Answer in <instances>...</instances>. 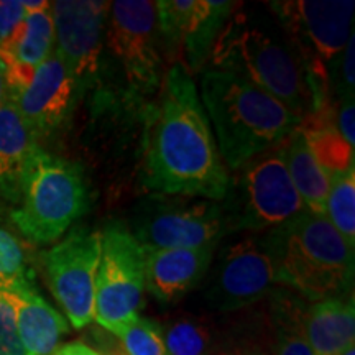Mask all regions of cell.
Returning <instances> with one entry per match:
<instances>
[{
    "label": "cell",
    "instance_id": "cell-23",
    "mask_svg": "<svg viewBox=\"0 0 355 355\" xmlns=\"http://www.w3.org/2000/svg\"><path fill=\"white\" fill-rule=\"evenodd\" d=\"M168 355H214V334L202 318L180 316L162 329Z\"/></svg>",
    "mask_w": 355,
    "mask_h": 355
},
{
    "label": "cell",
    "instance_id": "cell-16",
    "mask_svg": "<svg viewBox=\"0 0 355 355\" xmlns=\"http://www.w3.org/2000/svg\"><path fill=\"white\" fill-rule=\"evenodd\" d=\"M53 44L55 26L50 8L26 13L19 28L0 43V69L8 97L19 94L32 83L35 71L53 53Z\"/></svg>",
    "mask_w": 355,
    "mask_h": 355
},
{
    "label": "cell",
    "instance_id": "cell-22",
    "mask_svg": "<svg viewBox=\"0 0 355 355\" xmlns=\"http://www.w3.org/2000/svg\"><path fill=\"white\" fill-rule=\"evenodd\" d=\"M273 311L277 327L275 355H313L304 331L306 309L301 306V301L277 293Z\"/></svg>",
    "mask_w": 355,
    "mask_h": 355
},
{
    "label": "cell",
    "instance_id": "cell-18",
    "mask_svg": "<svg viewBox=\"0 0 355 355\" xmlns=\"http://www.w3.org/2000/svg\"><path fill=\"white\" fill-rule=\"evenodd\" d=\"M304 331L313 355H340L354 347V298L318 301L306 309Z\"/></svg>",
    "mask_w": 355,
    "mask_h": 355
},
{
    "label": "cell",
    "instance_id": "cell-36",
    "mask_svg": "<svg viewBox=\"0 0 355 355\" xmlns=\"http://www.w3.org/2000/svg\"><path fill=\"white\" fill-rule=\"evenodd\" d=\"M7 101V86H6V79H3L2 69H0V105Z\"/></svg>",
    "mask_w": 355,
    "mask_h": 355
},
{
    "label": "cell",
    "instance_id": "cell-25",
    "mask_svg": "<svg viewBox=\"0 0 355 355\" xmlns=\"http://www.w3.org/2000/svg\"><path fill=\"white\" fill-rule=\"evenodd\" d=\"M304 137L314 159L327 175H336L355 168L354 146L343 139L337 127L304 132Z\"/></svg>",
    "mask_w": 355,
    "mask_h": 355
},
{
    "label": "cell",
    "instance_id": "cell-17",
    "mask_svg": "<svg viewBox=\"0 0 355 355\" xmlns=\"http://www.w3.org/2000/svg\"><path fill=\"white\" fill-rule=\"evenodd\" d=\"M15 303V322L25 355H53L69 324L53 306L44 301L33 278L8 286Z\"/></svg>",
    "mask_w": 355,
    "mask_h": 355
},
{
    "label": "cell",
    "instance_id": "cell-35",
    "mask_svg": "<svg viewBox=\"0 0 355 355\" xmlns=\"http://www.w3.org/2000/svg\"><path fill=\"white\" fill-rule=\"evenodd\" d=\"M21 3H24L26 13L46 10V8H50L51 6L50 2H44V0H26V2H21Z\"/></svg>",
    "mask_w": 355,
    "mask_h": 355
},
{
    "label": "cell",
    "instance_id": "cell-4",
    "mask_svg": "<svg viewBox=\"0 0 355 355\" xmlns=\"http://www.w3.org/2000/svg\"><path fill=\"white\" fill-rule=\"evenodd\" d=\"M211 68L242 76L303 121L311 110L308 79L295 48L245 13L229 19L211 51Z\"/></svg>",
    "mask_w": 355,
    "mask_h": 355
},
{
    "label": "cell",
    "instance_id": "cell-37",
    "mask_svg": "<svg viewBox=\"0 0 355 355\" xmlns=\"http://www.w3.org/2000/svg\"><path fill=\"white\" fill-rule=\"evenodd\" d=\"M102 355H127V354L123 352L122 345L119 344V345H112V347H109Z\"/></svg>",
    "mask_w": 355,
    "mask_h": 355
},
{
    "label": "cell",
    "instance_id": "cell-9",
    "mask_svg": "<svg viewBox=\"0 0 355 355\" xmlns=\"http://www.w3.org/2000/svg\"><path fill=\"white\" fill-rule=\"evenodd\" d=\"M101 234L94 319L114 334L139 316L144 304L145 248L122 222H109Z\"/></svg>",
    "mask_w": 355,
    "mask_h": 355
},
{
    "label": "cell",
    "instance_id": "cell-19",
    "mask_svg": "<svg viewBox=\"0 0 355 355\" xmlns=\"http://www.w3.org/2000/svg\"><path fill=\"white\" fill-rule=\"evenodd\" d=\"M37 146L17 105L7 97L0 105V194L19 199L21 175Z\"/></svg>",
    "mask_w": 355,
    "mask_h": 355
},
{
    "label": "cell",
    "instance_id": "cell-28",
    "mask_svg": "<svg viewBox=\"0 0 355 355\" xmlns=\"http://www.w3.org/2000/svg\"><path fill=\"white\" fill-rule=\"evenodd\" d=\"M28 278H32V272L26 268L20 241L0 224V283L13 286Z\"/></svg>",
    "mask_w": 355,
    "mask_h": 355
},
{
    "label": "cell",
    "instance_id": "cell-2",
    "mask_svg": "<svg viewBox=\"0 0 355 355\" xmlns=\"http://www.w3.org/2000/svg\"><path fill=\"white\" fill-rule=\"evenodd\" d=\"M199 97L222 162L232 171L273 148L301 123L273 96L229 71H204Z\"/></svg>",
    "mask_w": 355,
    "mask_h": 355
},
{
    "label": "cell",
    "instance_id": "cell-3",
    "mask_svg": "<svg viewBox=\"0 0 355 355\" xmlns=\"http://www.w3.org/2000/svg\"><path fill=\"white\" fill-rule=\"evenodd\" d=\"M275 283L311 301L340 298L354 283V248L326 216L301 212L261 237Z\"/></svg>",
    "mask_w": 355,
    "mask_h": 355
},
{
    "label": "cell",
    "instance_id": "cell-10",
    "mask_svg": "<svg viewBox=\"0 0 355 355\" xmlns=\"http://www.w3.org/2000/svg\"><path fill=\"white\" fill-rule=\"evenodd\" d=\"M101 245V230L76 225L44 254V268L53 295L76 329L94 321Z\"/></svg>",
    "mask_w": 355,
    "mask_h": 355
},
{
    "label": "cell",
    "instance_id": "cell-6",
    "mask_svg": "<svg viewBox=\"0 0 355 355\" xmlns=\"http://www.w3.org/2000/svg\"><path fill=\"white\" fill-rule=\"evenodd\" d=\"M283 32L303 63L313 105L331 97L329 64L344 51L350 35L352 0H283L270 2Z\"/></svg>",
    "mask_w": 355,
    "mask_h": 355
},
{
    "label": "cell",
    "instance_id": "cell-7",
    "mask_svg": "<svg viewBox=\"0 0 355 355\" xmlns=\"http://www.w3.org/2000/svg\"><path fill=\"white\" fill-rule=\"evenodd\" d=\"M283 140L247 162L230 180L227 202L222 204L227 234L277 229L306 211L288 173Z\"/></svg>",
    "mask_w": 355,
    "mask_h": 355
},
{
    "label": "cell",
    "instance_id": "cell-26",
    "mask_svg": "<svg viewBox=\"0 0 355 355\" xmlns=\"http://www.w3.org/2000/svg\"><path fill=\"white\" fill-rule=\"evenodd\" d=\"M198 0H159L157 8V37L163 48L176 55L178 48L183 46L191 21L196 13Z\"/></svg>",
    "mask_w": 355,
    "mask_h": 355
},
{
    "label": "cell",
    "instance_id": "cell-12",
    "mask_svg": "<svg viewBox=\"0 0 355 355\" xmlns=\"http://www.w3.org/2000/svg\"><path fill=\"white\" fill-rule=\"evenodd\" d=\"M275 285L273 265L261 237L248 235L222 248L204 296L211 309L230 313L270 296Z\"/></svg>",
    "mask_w": 355,
    "mask_h": 355
},
{
    "label": "cell",
    "instance_id": "cell-15",
    "mask_svg": "<svg viewBox=\"0 0 355 355\" xmlns=\"http://www.w3.org/2000/svg\"><path fill=\"white\" fill-rule=\"evenodd\" d=\"M216 247L145 250V290L162 303L181 300L209 272Z\"/></svg>",
    "mask_w": 355,
    "mask_h": 355
},
{
    "label": "cell",
    "instance_id": "cell-8",
    "mask_svg": "<svg viewBox=\"0 0 355 355\" xmlns=\"http://www.w3.org/2000/svg\"><path fill=\"white\" fill-rule=\"evenodd\" d=\"M130 232L145 250H163L219 243L227 227L217 201L152 193L137 206Z\"/></svg>",
    "mask_w": 355,
    "mask_h": 355
},
{
    "label": "cell",
    "instance_id": "cell-27",
    "mask_svg": "<svg viewBox=\"0 0 355 355\" xmlns=\"http://www.w3.org/2000/svg\"><path fill=\"white\" fill-rule=\"evenodd\" d=\"M127 355H168L162 327L150 319L137 316L114 332Z\"/></svg>",
    "mask_w": 355,
    "mask_h": 355
},
{
    "label": "cell",
    "instance_id": "cell-1",
    "mask_svg": "<svg viewBox=\"0 0 355 355\" xmlns=\"http://www.w3.org/2000/svg\"><path fill=\"white\" fill-rule=\"evenodd\" d=\"M229 183L196 84L183 63H173L146 119L145 188L219 202Z\"/></svg>",
    "mask_w": 355,
    "mask_h": 355
},
{
    "label": "cell",
    "instance_id": "cell-32",
    "mask_svg": "<svg viewBox=\"0 0 355 355\" xmlns=\"http://www.w3.org/2000/svg\"><path fill=\"white\" fill-rule=\"evenodd\" d=\"M340 107L337 110V122L336 127L339 130L343 139L350 146L355 145V109H354V97H344L340 99Z\"/></svg>",
    "mask_w": 355,
    "mask_h": 355
},
{
    "label": "cell",
    "instance_id": "cell-24",
    "mask_svg": "<svg viewBox=\"0 0 355 355\" xmlns=\"http://www.w3.org/2000/svg\"><path fill=\"white\" fill-rule=\"evenodd\" d=\"M326 217L345 242L355 248V168L329 175Z\"/></svg>",
    "mask_w": 355,
    "mask_h": 355
},
{
    "label": "cell",
    "instance_id": "cell-33",
    "mask_svg": "<svg viewBox=\"0 0 355 355\" xmlns=\"http://www.w3.org/2000/svg\"><path fill=\"white\" fill-rule=\"evenodd\" d=\"M53 355H102V354L97 352V350H94L92 347H89L87 344L76 340V343L61 345L60 349L55 350V354Z\"/></svg>",
    "mask_w": 355,
    "mask_h": 355
},
{
    "label": "cell",
    "instance_id": "cell-21",
    "mask_svg": "<svg viewBox=\"0 0 355 355\" xmlns=\"http://www.w3.org/2000/svg\"><path fill=\"white\" fill-rule=\"evenodd\" d=\"M241 3L229 0H198L196 13L183 40L186 64L191 71H199L209 60L216 40L219 38L232 12Z\"/></svg>",
    "mask_w": 355,
    "mask_h": 355
},
{
    "label": "cell",
    "instance_id": "cell-13",
    "mask_svg": "<svg viewBox=\"0 0 355 355\" xmlns=\"http://www.w3.org/2000/svg\"><path fill=\"white\" fill-rule=\"evenodd\" d=\"M109 7L110 2L102 0H58L50 7L55 26V51L79 92L99 73Z\"/></svg>",
    "mask_w": 355,
    "mask_h": 355
},
{
    "label": "cell",
    "instance_id": "cell-20",
    "mask_svg": "<svg viewBox=\"0 0 355 355\" xmlns=\"http://www.w3.org/2000/svg\"><path fill=\"white\" fill-rule=\"evenodd\" d=\"M283 141L288 173L304 204V209L313 214L326 216L329 175L314 159L306 144L304 132L300 127H296Z\"/></svg>",
    "mask_w": 355,
    "mask_h": 355
},
{
    "label": "cell",
    "instance_id": "cell-38",
    "mask_svg": "<svg viewBox=\"0 0 355 355\" xmlns=\"http://www.w3.org/2000/svg\"><path fill=\"white\" fill-rule=\"evenodd\" d=\"M340 355H355V345L354 347H349L344 354H340Z\"/></svg>",
    "mask_w": 355,
    "mask_h": 355
},
{
    "label": "cell",
    "instance_id": "cell-11",
    "mask_svg": "<svg viewBox=\"0 0 355 355\" xmlns=\"http://www.w3.org/2000/svg\"><path fill=\"white\" fill-rule=\"evenodd\" d=\"M107 40L135 92L148 96L162 86L157 8L150 0H117L109 7Z\"/></svg>",
    "mask_w": 355,
    "mask_h": 355
},
{
    "label": "cell",
    "instance_id": "cell-31",
    "mask_svg": "<svg viewBox=\"0 0 355 355\" xmlns=\"http://www.w3.org/2000/svg\"><path fill=\"white\" fill-rule=\"evenodd\" d=\"M26 10L19 0H0V43L6 42L25 20Z\"/></svg>",
    "mask_w": 355,
    "mask_h": 355
},
{
    "label": "cell",
    "instance_id": "cell-29",
    "mask_svg": "<svg viewBox=\"0 0 355 355\" xmlns=\"http://www.w3.org/2000/svg\"><path fill=\"white\" fill-rule=\"evenodd\" d=\"M0 355H25L15 322V303L10 288L0 283Z\"/></svg>",
    "mask_w": 355,
    "mask_h": 355
},
{
    "label": "cell",
    "instance_id": "cell-14",
    "mask_svg": "<svg viewBox=\"0 0 355 355\" xmlns=\"http://www.w3.org/2000/svg\"><path fill=\"white\" fill-rule=\"evenodd\" d=\"M79 94L76 83L53 50L35 71L32 83L19 94L7 97L17 105L26 127L38 141L50 137L68 121Z\"/></svg>",
    "mask_w": 355,
    "mask_h": 355
},
{
    "label": "cell",
    "instance_id": "cell-34",
    "mask_svg": "<svg viewBox=\"0 0 355 355\" xmlns=\"http://www.w3.org/2000/svg\"><path fill=\"white\" fill-rule=\"evenodd\" d=\"M214 355H265L261 350L257 349H243V347H234V349H224L217 350Z\"/></svg>",
    "mask_w": 355,
    "mask_h": 355
},
{
    "label": "cell",
    "instance_id": "cell-5",
    "mask_svg": "<svg viewBox=\"0 0 355 355\" xmlns=\"http://www.w3.org/2000/svg\"><path fill=\"white\" fill-rule=\"evenodd\" d=\"M20 206L12 220L28 241L51 243L89 211V191L78 163L33 150L20 181Z\"/></svg>",
    "mask_w": 355,
    "mask_h": 355
},
{
    "label": "cell",
    "instance_id": "cell-30",
    "mask_svg": "<svg viewBox=\"0 0 355 355\" xmlns=\"http://www.w3.org/2000/svg\"><path fill=\"white\" fill-rule=\"evenodd\" d=\"M354 33L350 35L347 44H345L344 51L340 53V69L337 71L336 91L340 97H354Z\"/></svg>",
    "mask_w": 355,
    "mask_h": 355
}]
</instances>
